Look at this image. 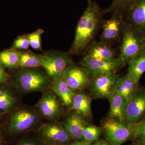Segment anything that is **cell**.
Wrapping results in <instances>:
<instances>
[{
  "mask_svg": "<svg viewBox=\"0 0 145 145\" xmlns=\"http://www.w3.org/2000/svg\"><path fill=\"white\" fill-rule=\"evenodd\" d=\"M145 114V88L138 87L127 102L125 120L128 123L140 121Z\"/></svg>",
  "mask_w": 145,
  "mask_h": 145,
  "instance_id": "52a82bcc",
  "label": "cell"
},
{
  "mask_svg": "<svg viewBox=\"0 0 145 145\" xmlns=\"http://www.w3.org/2000/svg\"><path fill=\"white\" fill-rule=\"evenodd\" d=\"M51 88L61 99L63 103L67 106H71L75 95V91L69 86L61 76L53 78Z\"/></svg>",
  "mask_w": 145,
  "mask_h": 145,
  "instance_id": "5bb4252c",
  "label": "cell"
},
{
  "mask_svg": "<svg viewBox=\"0 0 145 145\" xmlns=\"http://www.w3.org/2000/svg\"><path fill=\"white\" fill-rule=\"evenodd\" d=\"M92 145H112L106 140H102L97 141L96 143Z\"/></svg>",
  "mask_w": 145,
  "mask_h": 145,
  "instance_id": "1f68e13d",
  "label": "cell"
},
{
  "mask_svg": "<svg viewBox=\"0 0 145 145\" xmlns=\"http://www.w3.org/2000/svg\"><path fill=\"white\" fill-rule=\"evenodd\" d=\"M44 31L41 29H37L31 34H28L29 44L33 49L35 50H42L41 36Z\"/></svg>",
  "mask_w": 145,
  "mask_h": 145,
  "instance_id": "4316f807",
  "label": "cell"
},
{
  "mask_svg": "<svg viewBox=\"0 0 145 145\" xmlns=\"http://www.w3.org/2000/svg\"><path fill=\"white\" fill-rule=\"evenodd\" d=\"M8 78V75L2 67L0 65V84L4 82Z\"/></svg>",
  "mask_w": 145,
  "mask_h": 145,
  "instance_id": "4dcf8cb0",
  "label": "cell"
},
{
  "mask_svg": "<svg viewBox=\"0 0 145 145\" xmlns=\"http://www.w3.org/2000/svg\"><path fill=\"white\" fill-rule=\"evenodd\" d=\"M19 66L26 68H34L42 66L41 56L29 50L19 51Z\"/></svg>",
  "mask_w": 145,
  "mask_h": 145,
  "instance_id": "44dd1931",
  "label": "cell"
},
{
  "mask_svg": "<svg viewBox=\"0 0 145 145\" xmlns=\"http://www.w3.org/2000/svg\"><path fill=\"white\" fill-rule=\"evenodd\" d=\"M102 133H103L102 126L92 125H86L83 131V141L89 143L98 141Z\"/></svg>",
  "mask_w": 145,
  "mask_h": 145,
  "instance_id": "603a6c76",
  "label": "cell"
},
{
  "mask_svg": "<svg viewBox=\"0 0 145 145\" xmlns=\"http://www.w3.org/2000/svg\"><path fill=\"white\" fill-rule=\"evenodd\" d=\"M88 4L77 25L75 38L71 47L67 52L74 55L85 49L91 42L103 21L105 12L99 5L91 0Z\"/></svg>",
  "mask_w": 145,
  "mask_h": 145,
  "instance_id": "6da1fadb",
  "label": "cell"
},
{
  "mask_svg": "<svg viewBox=\"0 0 145 145\" xmlns=\"http://www.w3.org/2000/svg\"><path fill=\"white\" fill-rule=\"evenodd\" d=\"M67 52H46L41 56L42 67L47 74L54 78L61 76L70 64L72 60Z\"/></svg>",
  "mask_w": 145,
  "mask_h": 145,
  "instance_id": "8992f818",
  "label": "cell"
},
{
  "mask_svg": "<svg viewBox=\"0 0 145 145\" xmlns=\"http://www.w3.org/2000/svg\"><path fill=\"white\" fill-rule=\"evenodd\" d=\"M121 77L127 92L128 93L130 97H131L133 93L138 87V84H137L133 82L127 73Z\"/></svg>",
  "mask_w": 145,
  "mask_h": 145,
  "instance_id": "f1b7e54d",
  "label": "cell"
},
{
  "mask_svg": "<svg viewBox=\"0 0 145 145\" xmlns=\"http://www.w3.org/2000/svg\"><path fill=\"white\" fill-rule=\"evenodd\" d=\"M135 0H112L109 7L104 10L105 13H112L116 10L125 12L127 8Z\"/></svg>",
  "mask_w": 145,
  "mask_h": 145,
  "instance_id": "d4e9b609",
  "label": "cell"
},
{
  "mask_svg": "<svg viewBox=\"0 0 145 145\" xmlns=\"http://www.w3.org/2000/svg\"><path fill=\"white\" fill-rule=\"evenodd\" d=\"M115 91L122 96L127 102L129 100L130 97L127 92L121 77H119L117 82L116 88H115Z\"/></svg>",
  "mask_w": 145,
  "mask_h": 145,
  "instance_id": "f546056e",
  "label": "cell"
},
{
  "mask_svg": "<svg viewBox=\"0 0 145 145\" xmlns=\"http://www.w3.org/2000/svg\"><path fill=\"white\" fill-rule=\"evenodd\" d=\"M133 139L136 145H145V117L137 123Z\"/></svg>",
  "mask_w": 145,
  "mask_h": 145,
  "instance_id": "484cf974",
  "label": "cell"
},
{
  "mask_svg": "<svg viewBox=\"0 0 145 145\" xmlns=\"http://www.w3.org/2000/svg\"><path fill=\"white\" fill-rule=\"evenodd\" d=\"M39 108L45 117L52 118L59 114L60 105L55 96L48 95L44 96L40 101Z\"/></svg>",
  "mask_w": 145,
  "mask_h": 145,
  "instance_id": "ffe728a7",
  "label": "cell"
},
{
  "mask_svg": "<svg viewBox=\"0 0 145 145\" xmlns=\"http://www.w3.org/2000/svg\"><path fill=\"white\" fill-rule=\"evenodd\" d=\"M124 13V11L116 10L112 13L110 18L103 20L100 41L111 45L122 38L126 24Z\"/></svg>",
  "mask_w": 145,
  "mask_h": 145,
  "instance_id": "277c9868",
  "label": "cell"
},
{
  "mask_svg": "<svg viewBox=\"0 0 145 145\" xmlns=\"http://www.w3.org/2000/svg\"><path fill=\"white\" fill-rule=\"evenodd\" d=\"M20 145H36L34 144L33 143L31 142H24L22 143Z\"/></svg>",
  "mask_w": 145,
  "mask_h": 145,
  "instance_id": "836d02e7",
  "label": "cell"
},
{
  "mask_svg": "<svg viewBox=\"0 0 145 145\" xmlns=\"http://www.w3.org/2000/svg\"><path fill=\"white\" fill-rule=\"evenodd\" d=\"M119 78L115 72L91 78L89 87L92 97L109 100L115 91Z\"/></svg>",
  "mask_w": 145,
  "mask_h": 145,
  "instance_id": "5b68a950",
  "label": "cell"
},
{
  "mask_svg": "<svg viewBox=\"0 0 145 145\" xmlns=\"http://www.w3.org/2000/svg\"><path fill=\"white\" fill-rule=\"evenodd\" d=\"M108 100L110 105L108 118L126 123L125 113L127 102L125 100L115 91Z\"/></svg>",
  "mask_w": 145,
  "mask_h": 145,
  "instance_id": "e0dca14e",
  "label": "cell"
},
{
  "mask_svg": "<svg viewBox=\"0 0 145 145\" xmlns=\"http://www.w3.org/2000/svg\"><path fill=\"white\" fill-rule=\"evenodd\" d=\"M120 53L117 57L121 66L145 52V36L137 32L126 22L122 36Z\"/></svg>",
  "mask_w": 145,
  "mask_h": 145,
  "instance_id": "7a4b0ae2",
  "label": "cell"
},
{
  "mask_svg": "<svg viewBox=\"0 0 145 145\" xmlns=\"http://www.w3.org/2000/svg\"><path fill=\"white\" fill-rule=\"evenodd\" d=\"M14 102L12 96L5 89H0V114L7 112Z\"/></svg>",
  "mask_w": 145,
  "mask_h": 145,
  "instance_id": "cb8c5ba5",
  "label": "cell"
},
{
  "mask_svg": "<svg viewBox=\"0 0 145 145\" xmlns=\"http://www.w3.org/2000/svg\"><path fill=\"white\" fill-rule=\"evenodd\" d=\"M29 44L28 35H23L18 36L13 43V49L26 50L28 49Z\"/></svg>",
  "mask_w": 145,
  "mask_h": 145,
  "instance_id": "83f0119b",
  "label": "cell"
},
{
  "mask_svg": "<svg viewBox=\"0 0 145 145\" xmlns=\"http://www.w3.org/2000/svg\"><path fill=\"white\" fill-rule=\"evenodd\" d=\"M16 80L21 89L27 92L42 89L49 82V80L46 75L33 69L22 71L18 75Z\"/></svg>",
  "mask_w": 145,
  "mask_h": 145,
  "instance_id": "ba28073f",
  "label": "cell"
},
{
  "mask_svg": "<svg viewBox=\"0 0 145 145\" xmlns=\"http://www.w3.org/2000/svg\"><path fill=\"white\" fill-rule=\"evenodd\" d=\"M71 109L85 117L91 115V99L89 96L82 92L75 93L72 100Z\"/></svg>",
  "mask_w": 145,
  "mask_h": 145,
  "instance_id": "d6986e66",
  "label": "cell"
},
{
  "mask_svg": "<svg viewBox=\"0 0 145 145\" xmlns=\"http://www.w3.org/2000/svg\"><path fill=\"white\" fill-rule=\"evenodd\" d=\"M127 64L128 65L127 74L133 82L138 84L145 72V52L131 60Z\"/></svg>",
  "mask_w": 145,
  "mask_h": 145,
  "instance_id": "ac0fdd59",
  "label": "cell"
},
{
  "mask_svg": "<svg viewBox=\"0 0 145 145\" xmlns=\"http://www.w3.org/2000/svg\"><path fill=\"white\" fill-rule=\"evenodd\" d=\"M38 120L35 113L27 110H20L11 117L10 128L16 132L26 130L33 125Z\"/></svg>",
  "mask_w": 145,
  "mask_h": 145,
  "instance_id": "4fadbf2b",
  "label": "cell"
},
{
  "mask_svg": "<svg viewBox=\"0 0 145 145\" xmlns=\"http://www.w3.org/2000/svg\"><path fill=\"white\" fill-rule=\"evenodd\" d=\"M69 145H92L91 143L88 142L84 141H76Z\"/></svg>",
  "mask_w": 145,
  "mask_h": 145,
  "instance_id": "d6a6232c",
  "label": "cell"
},
{
  "mask_svg": "<svg viewBox=\"0 0 145 145\" xmlns=\"http://www.w3.org/2000/svg\"></svg>",
  "mask_w": 145,
  "mask_h": 145,
  "instance_id": "d590c367",
  "label": "cell"
},
{
  "mask_svg": "<svg viewBox=\"0 0 145 145\" xmlns=\"http://www.w3.org/2000/svg\"><path fill=\"white\" fill-rule=\"evenodd\" d=\"M137 123H128L108 118L104 121L103 132L107 141L112 145H122L133 139Z\"/></svg>",
  "mask_w": 145,
  "mask_h": 145,
  "instance_id": "3957f363",
  "label": "cell"
},
{
  "mask_svg": "<svg viewBox=\"0 0 145 145\" xmlns=\"http://www.w3.org/2000/svg\"><path fill=\"white\" fill-rule=\"evenodd\" d=\"M0 143H1V140H0Z\"/></svg>",
  "mask_w": 145,
  "mask_h": 145,
  "instance_id": "e575fe53",
  "label": "cell"
},
{
  "mask_svg": "<svg viewBox=\"0 0 145 145\" xmlns=\"http://www.w3.org/2000/svg\"><path fill=\"white\" fill-rule=\"evenodd\" d=\"M64 125L71 136L78 141H83V131L86 125L80 114L78 113L70 114Z\"/></svg>",
  "mask_w": 145,
  "mask_h": 145,
  "instance_id": "2e32d148",
  "label": "cell"
},
{
  "mask_svg": "<svg viewBox=\"0 0 145 145\" xmlns=\"http://www.w3.org/2000/svg\"><path fill=\"white\" fill-rule=\"evenodd\" d=\"M68 85L74 91L82 90L89 87L91 78L83 67L71 63L61 75Z\"/></svg>",
  "mask_w": 145,
  "mask_h": 145,
  "instance_id": "9c48e42d",
  "label": "cell"
},
{
  "mask_svg": "<svg viewBox=\"0 0 145 145\" xmlns=\"http://www.w3.org/2000/svg\"><path fill=\"white\" fill-rule=\"evenodd\" d=\"M86 49V56L96 59L112 61L117 58V52L111 45L101 41L91 42Z\"/></svg>",
  "mask_w": 145,
  "mask_h": 145,
  "instance_id": "7c38bea8",
  "label": "cell"
},
{
  "mask_svg": "<svg viewBox=\"0 0 145 145\" xmlns=\"http://www.w3.org/2000/svg\"><path fill=\"white\" fill-rule=\"evenodd\" d=\"M19 51L13 48L0 52V62L6 67L14 68L19 66Z\"/></svg>",
  "mask_w": 145,
  "mask_h": 145,
  "instance_id": "7402d4cb",
  "label": "cell"
},
{
  "mask_svg": "<svg viewBox=\"0 0 145 145\" xmlns=\"http://www.w3.org/2000/svg\"><path fill=\"white\" fill-rule=\"evenodd\" d=\"M80 64L91 78L114 72L122 67L117 58L112 61H104L85 56Z\"/></svg>",
  "mask_w": 145,
  "mask_h": 145,
  "instance_id": "30bf717a",
  "label": "cell"
},
{
  "mask_svg": "<svg viewBox=\"0 0 145 145\" xmlns=\"http://www.w3.org/2000/svg\"><path fill=\"white\" fill-rule=\"evenodd\" d=\"M41 132L46 138L56 142L65 143L70 139L71 135L65 127L58 125H44L41 129Z\"/></svg>",
  "mask_w": 145,
  "mask_h": 145,
  "instance_id": "9a60e30c",
  "label": "cell"
},
{
  "mask_svg": "<svg viewBox=\"0 0 145 145\" xmlns=\"http://www.w3.org/2000/svg\"><path fill=\"white\" fill-rule=\"evenodd\" d=\"M125 13H126L127 22L145 36V0H135Z\"/></svg>",
  "mask_w": 145,
  "mask_h": 145,
  "instance_id": "8fae6325",
  "label": "cell"
}]
</instances>
